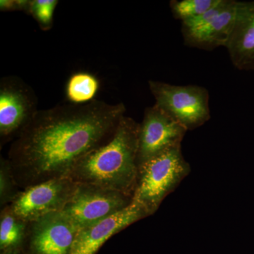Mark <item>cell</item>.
<instances>
[{"label":"cell","mask_w":254,"mask_h":254,"mask_svg":"<svg viewBox=\"0 0 254 254\" xmlns=\"http://www.w3.org/2000/svg\"><path fill=\"white\" fill-rule=\"evenodd\" d=\"M126 110L123 103L98 100L38 110L8 152L18 186L68 177L82 159L113 138Z\"/></svg>","instance_id":"6da1fadb"},{"label":"cell","mask_w":254,"mask_h":254,"mask_svg":"<svg viewBox=\"0 0 254 254\" xmlns=\"http://www.w3.org/2000/svg\"><path fill=\"white\" fill-rule=\"evenodd\" d=\"M138 131L139 123L124 117L113 138L82 159L68 178L133 198L138 174Z\"/></svg>","instance_id":"7a4b0ae2"},{"label":"cell","mask_w":254,"mask_h":254,"mask_svg":"<svg viewBox=\"0 0 254 254\" xmlns=\"http://www.w3.org/2000/svg\"><path fill=\"white\" fill-rule=\"evenodd\" d=\"M190 173V165L182 155L181 145L167 150L138 167L133 200L150 216Z\"/></svg>","instance_id":"3957f363"},{"label":"cell","mask_w":254,"mask_h":254,"mask_svg":"<svg viewBox=\"0 0 254 254\" xmlns=\"http://www.w3.org/2000/svg\"><path fill=\"white\" fill-rule=\"evenodd\" d=\"M155 105L176 120L187 131L204 125L210 119L209 93L196 85L175 86L158 81H148Z\"/></svg>","instance_id":"277c9868"},{"label":"cell","mask_w":254,"mask_h":254,"mask_svg":"<svg viewBox=\"0 0 254 254\" xmlns=\"http://www.w3.org/2000/svg\"><path fill=\"white\" fill-rule=\"evenodd\" d=\"M133 198L104 187L77 184L76 190L63 212L78 230L121 211Z\"/></svg>","instance_id":"5b68a950"},{"label":"cell","mask_w":254,"mask_h":254,"mask_svg":"<svg viewBox=\"0 0 254 254\" xmlns=\"http://www.w3.org/2000/svg\"><path fill=\"white\" fill-rule=\"evenodd\" d=\"M238 3L236 0H220L204 14L182 22L185 46L204 50L225 48L236 21Z\"/></svg>","instance_id":"8992f818"},{"label":"cell","mask_w":254,"mask_h":254,"mask_svg":"<svg viewBox=\"0 0 254 254\" xmlns=\"http://www.w3.org/2000/svg\"><path fill=\"white\" fill-rule=\"evenodd\" d=\"M38 99L34 91L17 76L0 80V144L15 138L36 115Z\"/></svg>","instance_id":"52a82bcc"},{"label":"cell","mask_w":254,"mask_h":254,"mask_svg":"<svg viewBox=\"0 0 254 254\" xmlns=\"http://www.w3.org/2000/svg\"><path fill=\"white\" fill-rule=\"evenodd\" d=\"M76 187L77 184L68 177L42 182L20 190L8 206L19 218L33 221L63 211Z\"/></svg>","instance_id":"ba28073f"},{"label":"cell","mask_w":254,"mask_h":254,"mask_svg":"<svg viewBox=\"0 0 254 254\" xmlns=\"http://www.w3.org/2000/svg\"><path fill=\"white\" fill-rule=\"evenodd\" d=\"M187 130L154 105L145 108L138 131V165L181 145Z\"/></svg>","instance_id":"9c48e42d"},{"label":"cell","mask_w":254,"mask_h":254,"mask_svg":"<svg viewBox=\"0 0 254 254\" xmlns=\"http://www.w3.org/2000/svg\"><path fill=\"white\" fill-rule=\"evenodd\" d=\"M78 229L62 212L28 222L26 254H70Z\"/></svg>","instance_id":"30bf717a"},{"label":"cell","mask_w":254,"mask_h":254,"mask_svg":"<svg viewBox=\"0 0 254 254\" xmlns=\"http://www.w3.org/2000/svg\"><path fill=\"white\" fill-rule=\"evenodd\" d=\"M148 216L146 210L132 200L121 211L78 230L70 254H96L114 235Z\"/></svg>","instance_id":"8fae6325"},{"label":"cell","mask_w":254,"mask_h":254,"mask_svg":"<svg viewBox=\"0 0 254 254\" xmlns=\"http://www.w3.org/2000/svg\"><path fill=\"white\" fill-rule=\"evenodd\" d=\"M225 48L235 68L254 71V1H239L236 21Z\"/></svg>","instance_id":"7c38bea8"},{"label":"cell","mask_w":254,"mask_h":254,"mask_svg":"<svg viewBox=\"0 0 254 254\" xmlns=\"http://www.w3.org/2000/svg\"><path fill=\"white\" fill-rule=\"evenodd\" d=\"M28 222L19 218L8 205L0 213V252L22 250L26 240Z\"/></svg>","instance_id":"4fadbf2b"},{"label":"cell","mask_w":254,"mask_h":254,"mask_svg":"<svg viewBox=\"0 0 254 254\" xmlns=\"http://www.w3.org/2000/svg\"><path fill=\"white\" fill-rule=\"evenodd\" d=\"M99 81L93 75L78 72L69 78L66 86V94L70 103L83 104L93 100L99 89Z\"/></svg>","instance_id":"5bb4252c"},{"label":"cell","mask_w":254,"mask_h":254,"mask_svg":"<svg viewBox=\"0 0 254 254\" xmlns=\"http://www.w3.org/2000/svg\"><path fill=\"white\" fill-rule=\"evenodd\" d=\"M219 1L220 0H172L170 7L173 17L184 22L204 14Z\"/></svg>","instance_id":"9a60e30c"},{"label":"cell","mask_w":254,"mask_h":254,"mask_svg":"<svg viewBox=\"0 0 254 254\" xmlns=\"http://www.w3.org/2000/svg\"><path fill=\"white\" fill-rule=\"evenodd\" d=\"M21 189L18 186L7 158L0 159V206H6L14 200Z\"/></svg>","instance_id":"2e32d148"},{"label":"cell","mask_w":254,"mask_h":254,"mask_svg":"<svg viewBox=\"0 0 254 254\" xmlns=\"http://www.w3.org/2000/svg\"><path fill=\"white\" fill-rule=\"evenodd\" d=\"M58 0H31L28 14L36 20L43 31H49L53 26Z\"/></svg>","instance_id":"e0dca14e"},{"label":"cell","mask_w":254,"mask_h":254,"mask_svg":"<svg viewBox=\"0 0 254 254\" xmlns=\"http://www.w3.org/2000/svg\"><path fill=\"white\" fill-rule=\"evenodd\" d=\"M0 254H26L23 250H14L4 251V252H0Z\"/></svg>","instance_id":"ac0fdd59"}]
</instances>
